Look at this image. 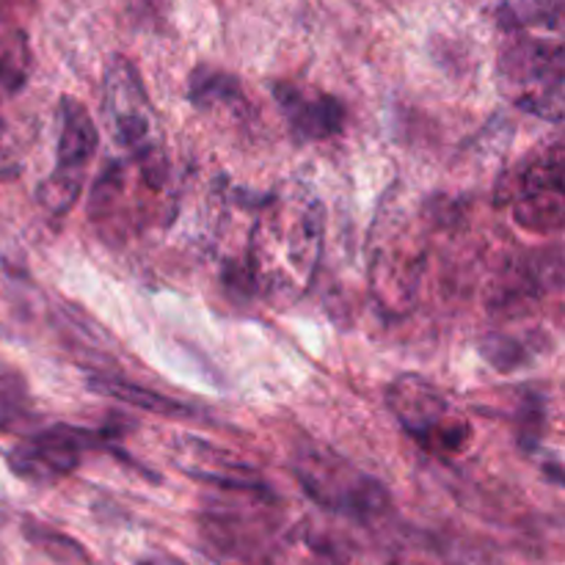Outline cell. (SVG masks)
<instances>
[{
    "instance_id": "obj_1",
    "label": "cell",
    "mask_w": 565,
    "mask_h": 565,
    "mask_svg": "<svg viewBox=\"0 0 565 565\" xmlns=\"http://www.w3.org/2000/svg\"><path fill=\"white\" fill-rule=\"evenodd\" d=\"M323 204L301 182H285L259 202L248 237L252 287L274 307L309 292L323 257Z\"/></svg>"
},
{
    "instance_id": "obj_2",
    "label": "cell",
    "mask_w": 565,
    "mask_h": 565,
    "mask_svg": "<svg viewBox=\"0 0 565 565\" xmlns=\"http://www.w3.org/2000/svg\"><path fill=\"white\" fill-rule=\"evenodd\" d=\"M103 116L114 141L136 160L147 185L163 188L169 180L163 132L141 75L121 55L108 61L103 72Z\"/></svg>"
},
{
    "instance_id": "obj_3",
    "label": "cell",
    "mask_w": 565,
    "mask_h": 565,
    "mask_svg": "<svg viewBox=\"0 0 565 565\" xmlns=\"http://www.w3.org/2000/svg\"><path fill=\"white\" fill-rule=\"evenodd\" d=\"M292 472L309 500L337 516L367 524L390 511V491L384 489V483L364 475L362 469H356L348 458L337 456L329 447H298L296 458H292Z\"/></svg>"
},
{
    "instance_id": "obj_4",
    "label": "cell",
    "mask_w": 565,
    "mask_h": 565,
    "mask_svg": "<svg viewBox=\"0 0 565 565\" xmlns=\"http://www.w3.org/2000/svg\"><path fill=\"white\" fill-rule=\"evenodd\" d=\"M497 81L505 99L541 119L561 121L565 108V58L557 42L516 39L500 55Z\"/></svg>"
},
{
    "instance_id": "obj_5",
    "label": "cell",
    "mask_w": 565,
    "mask_h": 565,
    "mask_svg": "<svg viewBox=\"0 0 565 565\" xmlns=\"http://www.w3.org/2000/svg\"><path fill=\"white\" fill-rule=\"evenodd\" d=\"M386 406L401 428L430 452L456 456L472 439L467 419L456 417L445 395L423 375H397L386 390Z\"/></svg>"
},
{
    "instance_id": "obj_6",
    "label": "cell",
    "mask_w": 565,
    "mask_h": 565,
    "mask_svg": "<svg viewBox=\"0 0 565 565\" xmlns=\"http://www.w3.org/2000/svg\"><path fill=\"white\" fill-rule=\"evenodd\" d=\"M58 143H55V169L39 185L36 196L53 215L70 213L83 188V171L99 147V130L92 114L77 99L64 97L58 105Z\"/></svg>"
},
{
    "instance_id": "obj_7",
    "label": "cell",
    "mask_w": 565,
    "mask_h": 565,
    "mask_svg": "<svg viewBox=\"0 0 565 565\" xmlns=\"http://www.w3.org/2000/svg\"><path fill=\"white\" fill-rule=\"evenodd\" d=\"M99 441H103V434H94V430L53 425L22 439L9 452V469L25 483H58L81 467L83 452L97 447Z\"/></svg>"
},
{
    "instance_id": "obj_8",
    "label": "cell",
    "mask_w": 565,
    "mask_h": 565,
    "mask_svg": "<svg viewBox=\"0 0 565 565\" xmlns=\"http://www.w3.org/2000/svg\"><path fill=\"white\" fill-rule=\"evenodd\" d=\"M425 248L414 246L408 235L392 230L384 243H379L370 259V285L386 312H406L414 303L423 276Z\"/></svg>"
},
{
    "instance_id": "obj_9",
    "label": "cell",
    "mask_w": 565,
    "mask_h": 565,
    "mask_svg": "<svg viewBox=\"0 0 565 565\" xmlns=\"http://www.w3.org/2000/svg\"><path fill=\"white\" fill-rule=\"evenodd\" d=\"M174 461L182 472L202 483L226 491H243V494H268V486L263 483L257 469L210 441L193 439V436L174 441Z\"/></svg>"
},
{
    "instance_id": "obj_10",
    "label": "cell",
    "mask_w": 565,
    "mask_h": 565,
    "mask_svg": "<svg viewBox=\"0 0 565 565\" xmlns=\"http://www.w3.org/2000/svg\"><path fill=\"white\" fill-rule=\"evenodd\" d=\"M274 97L298 141H326L345 127V105L331 94H307L276 83Z\"/></svg>"
},
{
    "instance_id": "obj_11",
    "label": "cell",
    "mask_w": 565,
    "mask_h": 565,
    "mask_svg": "<svg viewBox=\"0 0 565 565\" xmlns=\"http://www.w3.org/2000/svg\"><path fill=\"white\" fill-rule=\"evenodd\" d=\"M563 149L552 147L546 149L539 158H530L527 163H522L519 169L508 171L502 177V182L497 185V202L508 204L511 207L519 199L535 196V193L546 191H565L563 185Z\"/></svg>"
},
{
    "instance_id": "obj_12",
    "label": "cell",
    "mask_w": 565,
    "mask_h": 565,
    "mask_svg": "<svg viewBox=\"0 0 565 565\" xmlns=\"http://www.w3.org/2000/svg\"><path fill=\"white\" fill-rule=\"evenodd\" d=\"M97 395L114 397V401L125 403L130 408H141V412L160 414V417H193V408L185 406L180 401H171V397L158 395L152 390H143V386L127 384V381H114V379H94L92 384Z\"/></svg>"
},
{
    "instance_id": "obj_13",
    "label": "cell",
    "mask_w": 565,
    "mask_h": 565,
    "mask_svg": "<svg viewBox=\"0 0 565 565\" xmlns=\"http://www.w3.org/2000/svg\"><path fill=\"white\" fill-rule=\"evenodd\" d=\"M22 533H25L28 544L36 546L42 555H47L55 565H94L92 555H88L86 546L81 541H75L72 535L61 533V530L47 527L42 522H31L28 519L22 524Z\"/></svg>"
},
{
    "instance_id": "obj_14",
    "label": "cell",
    "mask_w": 565,
    "mask_h": 565,
    "mask_svg": "<svg viewBox=\"0 0 565 565\" xmlns=\"http://www.w3.org/2000/svg\"><path fill=\"white\" fill-rule=\"evenodd\" d=\"M191 99L199 108H215V105H243L241 83L230 72L202 66L191 75Z\"/></svg>"
},
{
    "instance_id": "obj_15",
    "label": "cell",
    "mask_w": 565,
    "mask_h": 565,
    "mask_svg": "<svg viewBox=\"0 0 565 565\" xmlns=\"http://www.w3.org/2000/svg\"><path fill=\"white\" fill-rule=\"evenodd\" d=\"M31 419V392L22 375L0 373V434H14Z\"/></svg>"
},
{
    "instance_id": "obj_16",
    "label": "cell",
    "mask_w": 565,
    "mask_h": 565,
    "mask_svg": "<svg viewBox=\"0 0 565 565\" xmlns=\"http://www.w3.org/2000/svg\"><path fill=\"white\" fill-rule=\"evenodd\" d=\"M535 351H539V348H533L527 340H522V337L500 334V331L480 342L483 359L491 367L500 370V373H513V370H519L522 364H527L530 359H533Z\"/></svg>"
},
{
    "instance_id": "obj_17",
    "label": "cell",
    "mask_w": 565,
    "mask_h": 565,
    "mask_svg": "<svg viewBox=\"0 0 565 565\" xmlns=\"http://www.w3.org/2000/svg\"><path fill=\"white\" fill-rule=\"evenodd\" d=\"M28 75V50L20 36L3 39L0 42V83L6 86H20Z\"/></svg>"
},
{
    "instance_id": "obj_18",
    "label": "cell",
    "mask_w": 565,
    "mask_h": 565,
    "mask_svg": "<svg viewBox=\"0 0 565 565\" xmlns=\"http://www.w3.org/2000/svg\"><path fill=\"white\" fill-rule=\"evenodd\" d=\"M17 154H20V143L9 125L0 119V169H17Z\"/></svg>"
},
{
    "instance_id": "obj_19",
    "label": "cell",
    "mask_w": 565,
    "mask_h": 565,
    "mask_svg": "<svg viewBox=\"0 0 565 565\" xmlns=\"http://www.w3.org/2000/svg\"><path fill=\"white\" fill-rule=\"evenodd\" d=\"M138 565H154V563H138Z\"/></svg>"
}]
</instances>
